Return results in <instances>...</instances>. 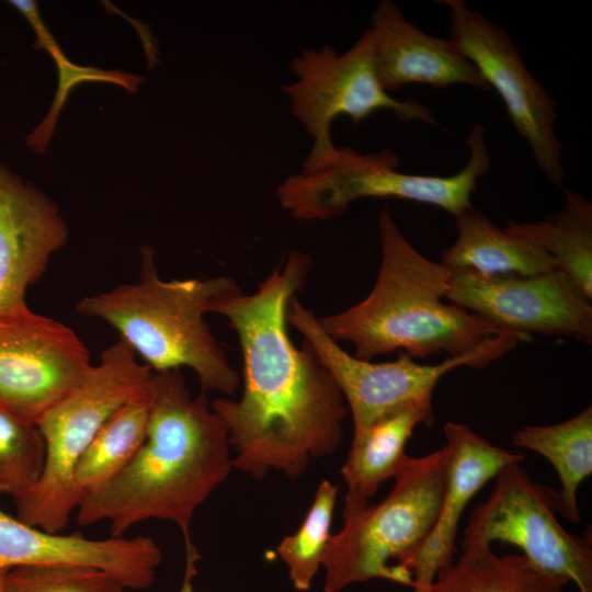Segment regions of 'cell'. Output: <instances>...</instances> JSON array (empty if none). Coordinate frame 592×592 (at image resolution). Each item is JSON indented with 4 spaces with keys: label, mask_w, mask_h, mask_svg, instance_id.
Wrapping results in <instances>:
<instances>
[{
    "label": "cell",
    "mask_w": 592,
    "mask_h": 592,
    "mask_svg": "<svg viewBox=\"0 0 592 592\" xmlns=\"http://www.w3.org/2000/svg\"><path fill=\"white\" fill-rule=\"evenodd\" d=\"M68 236L57 204L0 164V314L27 306V288L41 280Z\"/></svg>",
    "instance_id": "cell-14"
},
{
    "label": "cell",
    "mask_w": 592,
    "mask_h": 592,
    "mask_svg": "<svg viewBox=\"0 0 592 592\" xmlns=\"http://www.w3.org/2000/svg\"><path fill=\"white\" fill-rule=\"evenodd\" d=\"M434 421L432 400L409 402L353 433L341 468L346 485L343 513L371 504L380 485L398 475L408 455L406 445L419 424Z\"/></svg>",
    "instance_id": "cell-18"
},
{
    "label": "cell",
    "mask_w": 592,
    "mask_h": 592,
    "mask_svg": "<svg viewBox=\"0 0 592 592\" xmlns=\"http://www.w3.org/2000/svg\"><path fill=\"white\" fill-rule=\"evenodd\" d=\"M449 458L446 443L425 456H408L383 501L343 513L322 561L325 592L373 579L412 587L409 565L436 521Z\"/></svg>",
    "instance_id": "cell-5"
},
{
    "label": "cell",
    "mask_w": 592,
    "mask_h": 592,
    "mask_svg": "<svg viewBox=\"0 0 592 592\" xmlns=\"http://www.w3.org/2000/svg\"><path fill=\"white\" fill-rule=\"evenodd\" d=\"M378 230L382 260L372 292L349 309L319 318L327 334L354 346L355 357L372 361L396 351L419 358L442 352L454 357L510 333L444 303L449 269L422 255L387 207L378 215Z\"/></svg>",
    "instance_id": "cell-3"
},
{
    "label": "cell",
    "mask_w": 592,
    "mask_h": 592,
    "mask_svg": "<svg viewBox=\"0 0 592 592\" xmlns=\"http://www.w3.org/2000/svg\"><path fill=\"white\" fill-rule=\"evenodd\" d=\"M150 406L151 389L117 410L88 445L71 475L77 508L86 496L112 480L130 463L146 439Z\"/></svg>",
    "instance_id": "cell-23"
},
{
    "label": "cell",
    "mask_w": 592,
    "mask_h": 592,
    "mask_svg": "<svg viewBox=\"0 0 592 592\" xmlns=\"http://www.w3.org/2000/svg\"><path fill=\"white\" fill-rule=\"evenodd\" d=\"M368 29L377 76L387 92L408 84L489 89L476 66L451 38L426 34L395 2L380 1Z\"/></svg>",
    "instance_id": "cell-17"
},
{
    "label": "cell",
    "mask_w": 592,
    "mask_h": 592,
    "mask_svg": "<svg viewBox=\"0 0 592 592\" xmlns=\"http://www.w3.org/2000/svg\"><path fill=\"white\" fill-rule=\"evenodd\" d=\"M162 553L147 536L87 538L29 525L0 511V569L18 566H83L101 569L125 589L146 590Z\"/></svg>",
    "instance_id": "cell-15"
},
{
    "label": "cell",
    "mask_w": 592,
    "mask_h": 592,
    "mask_svg": "<svg viewBox=\"0 0 592 592\" xmlns=\"http://www.w3.org/2000/svg\"><path fill=\"white\" fill-rule=\"evenodd\" d=\"M8 570L9 569H7V568H1L0 569V592H1L3 580H4V577H5V573H7Z\"/></svg>",
    "instance_id": "cell-29"
},
{
    "label": "cell",
    "mask_w": 592,
    "mask_h": 592,
    "mask_svg": "<svg viewBox=\"0 0 592 592\" xmlns=\"http://www.w3.org/2000/svg\"><path fill=\"white\" fill-rule=\"evenodd\" d=\"M569 583L523 555L498 556L482 540H463L462 555L441 569L428 592H563Z\"/></svg>",
    "instance_id": "cell-20"
},
{
    "label": "cell",
    "mask_w": 592,
    "mask_h": 592,
    "mask_svg": "<svg viewBox=\"0 0 592 592\" xmlns=\"http://www.w3.org/2000/svg\"><path fill=\"white\" fill-rule=\"evenodd\" d=\"M556 492L514 463L496 476L489 498L473 510L463 540L516 546L538 570L592 592V534L567 532L558 522Z\"/></svg>",
    "instance_id": "cell-10"
},
{
    "label": "cell",
    "mask_w": 592,
    "mask_h": 592,
    "mask_svg": "<svg viewBox=\"0 0 592 592\" xmlns=\"http://www.w3.org/2000/svg\"><path fill=\"white\" fill-rule=\"evenodd\" d=\"M153 372L140 364L121 338L98 364L36 423L45 442L37 482L13 498L16 517L48 532L66 528L76 511L71 475L76 463L103 424L130 400L150 391Z\"/></svg>",
    "instance_id": "cell-6"
},
{
    "label": "cell",
    "mask_w": 592,
    "mask_h": 592,
    "mask_svg": "<svg viewBox=\"0 0 592 592\" xmlns=\"http://www.w3.org/2000/svg\"><path fill=\"white\" fill-rule=\"evenodd\" d=\"M456 218L457 238L441 262L481 275H536L556 269L554 259L532 240L510 234L470 208Z\"/></svg>",
    "instance_id": "cell-19"
},
{
    "label": "cell",
    "mask_w": 592,
    "mask_h": 592,
    "mask_svg": "<svg viewBox=\"0 0 592 592\" xmlns=\"http://www.w3.org/2000/svg\"><path fill=\"white\" fill-rule=\"evenodd\" d=\"M443 430L451 448L447 485L436 521L409 565L413 592H428L439 571L453 563L459 522L474 496L505 466L525 459L466 424L448 422Z\"/></svg>",
    "instance_id": "cell-16"
},
{
    "label": "cell",
    "mask_w": 592,
    "mask_h": 592,
    "mask_svg": "<svg viewBox=\"0 0 592 592\" xmlns=\"http://www.w3.org/2000/svg\"><path fill=\"white\" fill-rule=\"evenodd\" d=\"M288 69L294 80L283 86L282 92L291 113L311 139L300 172L319 168L334 152L331 129L339 116L358 125L373 113L388 110L402 122L439 125L432 111L418 100H399L384 89L368 27L343 54L330 45L303 49L291 59Z\"/></svg>",
    "instance_id": "cell-8"
},
{
    "label": "cell",
    "mask_w": 592,
    "mask_h": 592,
    "mask_svg": "<svg viewBox=\"0 0 592 592\" xmlns=\"http://www.w3.org/2000/svg\"><path fill=\"white\" fill-rule=\"evenodd\" d=\"M30 23L36 35L39 49L48 52L58 69V88L50 111L39 125L26 137V145L36 152H44L56 127L57 117L70 91L82 82H106L117 84L135 93L144 82L138 75L116 70H103L96 67L79 66L71 62L58 46L44 24L36 3L25 4L20 12Z\"/></svg>",
    "instance_id": "cell-24"
},
{
    "label": "cell",
    "mask_w": 592,
    "mask_h": 592,
    "mask_svg": "<svg viewBox=\"0 0 592 592\" xmlns=\"http://www.w3.org/2000/svg\"><path fill=\"white\" fill-rule=\"evenodd\" d=\"M449 9L451 39L501 98L519 136L548 181L562 186L563 145L556 132L554 98L527 69L513 39L501 26L463 0H442Z\"/></svg>",
    "instance_id": "cell-11"
},
{
    "label": "cell",
    "mask_w": 592,
    "mask_h": 592,
    "mask_svg": "<svg viewBox=\"0 0 592 592\" xmlns=\"http://www.w3.org/2000/svg\"><path fill=\"white\" fill-rule=\"evenodd\" d=\"M287 320L309 343L340 388L353 421L361 432L386 413L409 402L432 400L440 379L448 372L469 366L483 368L530 339L503 333L489 338L474 350L437 364H419L405 352L395 361L373 363L349 354L320 326L315 312L294 296Z\"/></svg>",
    "instance_id": "cell-9"
},
{
    "label": "cell",
    "mask_w": 592,
    "mask_h": 592,
    "mask_svg": "<svg viewBox=\"0 0 592 592\" xmlns=\"http://www.w3.org/2000/svg\"><path fill=\"white\" fill-rule=\"evenodd\" d=\"M310 267V257L293 250L254 293L237 287L209 306L237 333L243 362L241 397L210 405L228 429L234 468L258 480L270 470L298 478L343 439L349 410L340 388L309 343L297 348L287 329L289 303Z\"/></svg>",
    "instance_id": "cell-1"
},
{
    "label": "cell",
    "mask_w": 592,
    "mask_h": 592,
    "mask_svg": "<svg viewBox=\"0 0 592 592\" xmlns=\"http://www.w3.org/2000/svg\"><path fill=\"white\" fill-rule=\"evenodd\" d=\"M512 442L545 457L560 483L556 492L557 512L570 522L581 520L578 490L592 474V407L551 425H525L512 434Z\"/></svg>",
    "instance_id": "cell-21"
},
{
    "label": "cell",
    "mask_w": 592,
    "mask_h": 592,
    "mask_svg": "<svg viewBox=\"0 0 592 592\" xmlns=\"http://www.w3.org/2000/svg\"><path fill=\"white\" fill-rule=\"evenodd\" d=\"M231 449L205 392L193 396L178 369L153 372L143 445L117 476L83 498L77 522H106L118 537L140 522L163 520L179 527L185 551L195 549L194 514L228 478Z\"/></svg>",
    "instance_id": "cell-2"
},
{
    "label": "cell",
    "mask_w": 592,
    "mask_h": 592,
    "mask_svg": "<svg viewBox=\"0 0 592 592\" xmlns=\"http://www.w3.org/2000/svg\"><path fill=\"white\" fill-rule=\"evenodd\" d=\"M139 278L84 296L77 314L115 329L152 372L191 368L202 392L232 395L240 376L212 333L204 316L218 296L239 287L229 276L161 280L155 251L141 249Z\"/></svg>",
    "instance_id": "cell-4"
},
{
    "label": "cell",
    "mask_w": 592,
    "mask_h": 592,
    "mask_svg": "<svg viewBox=\"0 0 592 592\" xmlns=\"http://www.w3.org/2000/svg\"><path fill=\"white\" fill-rule=\"evenodd\" d=\"M201 559L197 548L185 551V565L183 579L178 592H196L194 588V579L197 574V562Z\"/></svg>",
    "instance_id": "cell-28"
},
{
    "label": "cell",
    "mask_w": 592,
    "mask_h": 592,
    "mask_svg": "<svg viewBox=\"0 0 592 592\" xmlns=\"http://www.w3.org/2000/svg\"><path fill=\"white\" fill-rule=\"evenodd\" d=\"M445 299L504 332L592 342V304L558 269L536 275H481L449 269Z\"/></svg>",
    "instance_id": "cell-13"
},
{
    "label": "cell",
    "mask_w": 592,
    "mask_h": 592,
    "mask_svg": "<svg viewBox=\"0 0 592 592\" xmlns=\"http://www.w3.org/2000/svg\"><path fill=\"white\" fill-rule=\"evenodd\" d=\"M465 143L466 164L452 175L411 174L399 171V158L388 148L361 153L337 147L319 168L287 177L277 187L281 206L299 220H329L361 198H399L440 207L453 216L473 208L478 179L491 166L486 128L475 124Z\"/></svg>",
    "instance_id": "cell-7"
},
{
    "label": "cell",
    "mask_w": 592,
    "mask_h": 592,
    "mask_svg": "<svg viewBox=\"0 0 592 592\" xmlns=\"http://www.w3.org/2000/svg\"><path fill=\"white\" fill-rule=\"evenodd\" d=\"M45 462V442L37 424L0 409V494L12 498L33 487Z\"/></svg>",
    "instance_id": "cell-26"
},
{
    "label": "cell",
    "mask_w": 592,
    "mask_h": 592,
    "mask_svg": "<svg viewBox=\"0 0 592 592\" xmlns=\"http://www.w3.org/2000/svg\"><path fill=\"white\" fill-rule=\"evenodd\" d=\"M107 572L83 566H18L4 577L1 592H124Z\"/></svg>",
    "instance_id": "cell-27"
},
{
    "label": "cell",
    "mask_w": 592,
    "mask_h": 592,
    "mask_svg": "<svg viewBox=\"0 0 592 592\" xmlns=\"http://www.w3.org/2000/svg\"><path fill=\"white\" fill-rule=\"evenodd\" d=\"M338 487L322 480L300 526L286 535L276 546V554L286 566L293 587L300 592L310 589L322 568L327 546L331 537V523L335 508Z\"/></svg>",
    "instance_id": "cell-25"
},
{
    "label": "cell",
    "mask_w": 592,
    "mask_h": 592,
    "mask_svg": "<svg viewBox=\"0 0 592 592\" xmlns=\"http://www.w3.org/2000/svg\"><path fill=\"white\" fill-rule=\"evenodd\" d=\"M563 206L545 220H508L504 230L544 249L588 298L592 299V205L581 194L563 189Z\"/></svg>",
    "instance_id": "cell-22"
},
{
    "label": "cell",
    "mask_w": 592,
    "mask_h": 592,
    "mask_svg": "<svg viewBox=\"0 0 592 592\" xmlns=\"http://www.w3.org/2000/svg\"><path fill=\"white\" fill-rule=\"evenodd\" d=\"M91 366L68 326L27 306L0 314V409L36 424Z\"/></svg>",
    "instance_id": "cell-12"
}]
</instances>
